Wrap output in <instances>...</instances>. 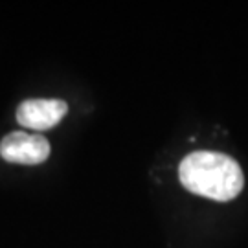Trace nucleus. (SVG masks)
Masks as SVG:
<instances>
[{"mask_svg": "<svg viewBox=\"0 0 248 248\" xmlns=\"http://www.w3.org/2000/svg\"><path fill=\"white\" fill-rule=\"evenodd\" d=\"M182 186L212 201H232L241 193L245 177L235 160L217 151L189 153L178 166Z\"/></svg>", "mask_w": 248, "mask_h": 248, "instance_id": "nucleus-1", "label": "nucleus"}, {"mask_svg": "<svg viewBox=\"0 0 248 248\" xmlns=\"http://www.w3.org/2000/svg\"><path fill=\"white\" fill-rule=\"evenodd\" d=\"M0 156L11 164L37 166L50 156V143L39 134L9 133L0 142Z\"/></svg>", "mask_w": 248, "mask_h": 248, "instance_id": "nucleus-2", "label": "nucleus"}, {"mask_svg": "<svg viewBox=\"0 0 248 248\" xmlns=\"http://www.w3.org/2000/svg\"><path fill=\"white\" fill-rule=\"evenodd\" d=\"M68 112V105L62 99H26L17 108V122L33 131L52 129Z\"/></svg>", "mask_w": 248, "mask_h": 248, "instance_id": "nucleus-3", "label": "nucleus"}]
</instances>
